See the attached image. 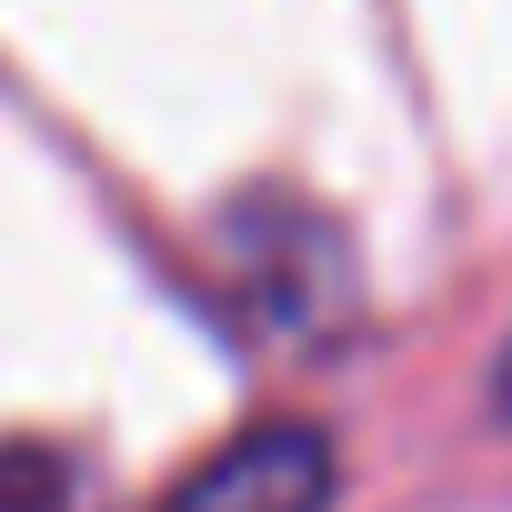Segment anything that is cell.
<instances>
[{"label": "cell", "instance_id": "6da1fadb", "mask_svg": "<svg viewBox=\"0 0 512 512\" xmlns=\"http://www.w3.org/2000/svg\"><path fill=\"white\" fill-rule=\"evenodd\" d=\"M332 442L312 422H262V432H241L221 442L161 512H322L332 502Z\"/></svg>", "mask_w": 512, "mask_h": 512}, {"label": "cell", "instance_id": "7a4b0ae2", "mask_svg": "<svg viewBox=\"0 0 512 512\" xmlns=\"http://www.w3.org/2000/svg\"><path fill=\"white\" fill-rule=\"evenodd\" d=\"M0 512H81V472L51 442H0Z\"/></svg>", "mask_w": 512, "mask_h": 512}, {"label": "cell", "instance_id": "3957f363", "mask_svg": "<svg viewBox=\"0 0 512 512\" xmlns=\"http://www.w3.org/2000/svg\"><path fill=\"white\" fill-rule=\"evenodd\" d=\"M492 392H502V412H512V342H502V362H492Z\"/></svg>", "mask_w": 512, "mask_h": 512}]
</instances>
